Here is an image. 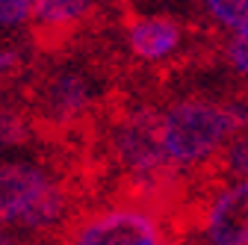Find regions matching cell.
Returning a JSON list of instances; mask_svg holds the SVG:
<instances>
[{
  "label": "cell",
  "mask_w": 248,
  "mask_h": 245,
  "mask_svg": "<svg viewBox=\"0 0 248 245\" xmlns=\"http://www.w3.org/2000/svg\"><path fill=\"white\" fill-rule=\"evenodd\" d=\"M0 245H21L15 236H9V233H3V230H0Z\"/></svg>",
  "instance_id": "4fadbf2b"
},
{
  "label": "cell",
  "mask_w": 248,
  "mask_h": 245,
  "mask_svg": "<svg viewBox=\"0 0 248 245\" xmlns=\"http://www.w3.org/2000/svg\"><path fill=\"white\" fill-rule=\"evenodd\" d=\"M233 130L236 127H233L225 104L177 101L163 112L166 151H169V160L177 168L207 163Z\"/></svg>",
  "instance_id": "6da1fadb"
},
{
  "label": "cell",
  "mask_w": 248,
  "mask_h": 245,
  "mask_svg": "<svg viewBox=\"0 0 248 245\" xmlns=\"http://www.w3.org/2000/svg\"><path fill=\"white\" fill-rule=\"evenodd\" d=\"M160 245H180V242H177V239H163Z\"/></svg>",
  "instance_id": "5bb4252c"
},
{
  "label": "cell",
  "mask_w": 248,
  "mask_h": 245,
  "mask_svg": "<svg viewBox=\"0 0 248 245\" xmlns=\"http://www.w3.org/2000/svg\"><path fill=\"white\" fill-rule=\"evenodd\" d=\"M228 62L233 65V71L248 74V30L245 33H233V39L228 42Z\"/></svg>",
  "instance_id": "8fae6325"
},
{
  "label": "cell",
  "mask_w": 248,
  "mask_h": 245,
  "mask_svg": "<svg viewBox=\"0 0 248 245\" xmlns=\"http://www.w3.org/2000/svg\"><path fill=\"white\" fill-rule=\"evenodd\" d=\"M207 9L219 24L236 30V33L248 30V0H207Z\"/></svg>",
  "instance_id": "ba28073f"
},
{
  "label": "cell",
  "mask_w": 248,
  "mask_h": 245,
  "mask_svg": "<svg viewBox=\"0 0 248 245\" xmlns=\"http://www.w3.org/2000/svg\"><path fill=\"white\" fill-rule=\"evenodd\" d=\"M30 136H33V121H30L27 112L0 107V154L9 148L24 145Z\"/></svg>",
  "instance_id": "52a82bcc"
},
{
  "label": "cell",
  "mask_w": 248,
  "mask_h": 245,
  "mask_svg": "<svg viewBox=\"0 0 248 245\" xmlns=\"http://www.w3.org/2000/svg\"><path fill=\"white\" fill-rule=\"evenodd\" d=\"M21 65H24V53L18 47H0V80L18 74Z\"/></svg>",
  "instance_id": "7c38bea8"
},
{
  "label": "cell",
  "mask_w": 248,
  "mask_h": 245,
  "mask_svg": "<svg viewBox=\"0 0 248 245\" xmlns=\"http://www.w3.org/2000/svg\"><path fill=\"white\" fill-rule=\"evenodd\" d=\"M33 3L36 0H0V24L3 27L21 24L27 15H33Z\"/></svg>",
  "instance_id": "30bf717a"
},
{
  "label": "cell",
  "mask_w": 248,
  "mask_h": 245,
  "mask_svg": "<svg viewBox=\"0 0 248 245\" xmlns=\"http://www.w3.org/2000/svg\"><path fill=\"white\" fill-rule=\"evenodd\" d=\"M225 166H228V171H233V174H239V177L248 180V136H242V139H236V142L228 145Z\"/></svg>",
  "instance_id": "9c48e42d"
},
{
  "label": "cell",
  "mask_w": 248,
  "mask_h": 245,
  "mask_svg": "<svg viewBox=\"0 0 248 245\" xmlns=\"http://www.w3.org/2000/svg\"><path fill=\"white\" fill-rule=\"evenodd\" d=\"M98 6V0H36L33 3V36L39 53L68 47V39Z\"/></svg>",
  "instance_id": "277c9868"
},
{
  "label": "cell",
  "mask_w": 248,
  "mask_h": 245,
  "mask_svg": "<svg viewBox=\"0 0 248 245\" xmlns=\"http://www.w3.org/2000/svg\"><path fill=\"white\" fill-rule=\"evenodd\" d=\"M204 239L210 245H248V180L233 183L207 207Z\"/></svg>",
  "instance_id": "5b68a950"
},
{
  "label": "cell",
  "mask_w": 248,
  "mask_h": 245,
  "mask_svg": "<svg viewBox=\"0 0 248 245\" xmlns=\"http://www.w3.org/2000/svg\"><path fill=\"white\" fill-rule=\"evenodd\" d=\"M163 239L157 216L127 204L68 219L53 233L56 245H160Z\"/></svg>",
  "instance_id": "7a4b0ae2"
},
{
  "label": "cell",
  "mask_w": 248,
  "mask_h": 245,
  "mask_svg": "<svg viewBox=\"0 0 248 245\" xmlns=\"http://www.w3.org/2000/svg\"><path fill=\"white\" fill-rule=\"evenodd\" d=\"M59 177L36 163H0V225L21 228V222L56 186Z\"/></svg>",
  "instance_id": "3957f363"
},
{
  "label": "cell",
  "mask_w": 248,
  "mask_h": 245,
  "mask_svg": "<svg viewBox=\"0 0 248 245\" xmlns=\"http://www.w3.org/2000/svg\"><path fill=\"white\" fill-rule=\"evenodd\" d=\"M180 24L166 15H139L127 21L130 53L142 62H163L180 47Z\"/></svg>",
  "instance_id": "8992f818"
}]
</instances>
